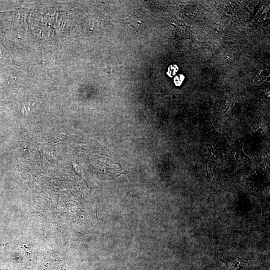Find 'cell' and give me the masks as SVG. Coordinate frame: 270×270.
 <instances>
[{
	"mask_svg": "<svg viewBox=\"0 0 270 270\" xmlns=\"http://www.w3.org/2000/svg\"><path fill=\"white\" fill-rule=\"evenodd\" d=\"M178 70H179V68L177 65L175 64L171 65L168 67L167 74L170 78H172L176 75L177 73L178 72Z\"/></svg>",
	"mask_w": 270,
	"mask_h": 270,
	"instance_id": "6da1fadb",
	"label": "cell"
},
{
	"mask_svg": "<svg viewBox=\"0 0 270 270\" xmlns=\"http://www.w3.org/2000/svg\"><path fill=\"white\" fill-rule=\"evenodd\" d=\"M185 76L183 74L177 75L174 79V83L176 86H180L185 80Z\"/></svg>",
	"mask_w": 270,
	"mask_h": 270,
	"instance_id": "7a4b0ae2",
	"label": "cell"
}]
</instances>
